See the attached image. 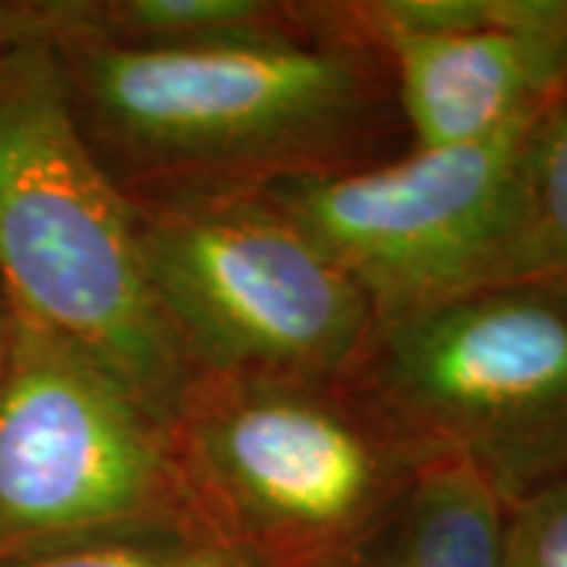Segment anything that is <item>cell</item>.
Segmentation results:
<instances>
[{"label": "cell", "mask_w": 567, "mask_h": 567, "mask_svg": "<svg viewBox=\"0 0 567 567\" xmlns=\"http://www.w3.org/2000/svg\"><path fill=\"white\" fill-rule=\"evenodd\" d=\"M548 114L488 140L410 148L262 193L363 290L379 328L502 284L524 215L529 145Z\"/></svg>", "instance_id": "7"}, {"label": "cell", "mask_w": 567, "mask_h": 567, "mask_svg": "<svg viewBox=\"0 0 567 567\" xmlns=\"http://www.w3.org/2000/svg\"><path fill=\"white\" fill-rule=\"evenodd\" d=\"M507 502L457 457H429L347 567H502Z\"/></svg>", "instance_id": "10"}, {"label": "cell", "mask_w": 567, "mask_h": 567, "mask_svg": "<svg viewBox=\"0 0 567 567\" xmlns=\"http://www.w3.org/2000/svg\"><path fill=\"white\" fill-rule=\"evenodd\" d=\"M388 63L410 148L536 121L567 99V0H338Z\"/></svg>", "instance_id": "8"}, {"label": "cell", "mask_w": 567, "mask_h": 567, "mask_svg": "<svg viewBox=\"0 0 567 567\" xmlns=\"http://www.w3.org/2000/svg\"><path fill=\"white\" fill-rule=\"evenodd\" d=\"M3 322H7V309L0 306V341H3Z\"/></svg>", "instance_id": "15"}, {"label": "cell", "mask_w": 567, "mask_h": 567, "mask_svg": "<svg viewBox=\"0 0 567 567\" xmlns=\"http://www.w3.org/2000/svg\"><path fill=\"white\" fill-rule=\"evenodd\" d=\"M171 435L205 527L262 567H347L429 461L347 382L196 372Z\"/></svg>", "instance_id": "3"}, {"label": "cell", "mask_w": 567, "mask_h": 567, "mask_svg": "<svg viewBox=\"0 0 567 567\" xmlns=\"http://www.w3.org/2000/svg\"><path fill=\"white\" fill-rule=\"evenodd\" d=\"M502 567H567V483L507 505Z\"/></svg>", "instance_id": "13"}, {"label": "cell", "mask_w": 567, "mask_h": 567, "mask_svg": "<svg viewBox=\"0 0 567 567\" xmlns=\"http://www.w3.org/2000/svg\"><path fill=\"white\" fill-rule=\"evenodd\" d=\"M35 39H54L51 0L44 3H0V63Z\"/></svg>", "instance_id": "14"}, {"label": "cell", "mask_w": 567, "mask_h": 567, "mask_svg": "<svg viewBox=\"0 0 567 567\" xmlns=\"http://www.w3.org/2000/svg\"><path fill=\"white\" fill-rule=\"evenodd\" d=\"M54 51L82 136L126 196L265 189L385 162L375 152L401 123L388 63L350 29L262 48L58 39Z\"/></svg>", "instance_id": "1"}, {"label": "cell", "mask_w": 567, "mask_h": 567, "mask_svg": "<svg viewBox=\"0 0 567 567\" xmlns=\"http://www.w3.org/2000/svg\"><path fill=\"white\" fill-rule=\"evenodd\" d=\"M567 290V99L551 107L529 145L524 215L502 284Z\"/></svg>", "instance_id": "11"}, {"label": "cell", "mask_w": 567, "mask_h": 567, "mask_svg": "<svg viewBox=\"0 0 567 567\" xmlns=\"http://www.w3.org/2000/svg\"><path fill=\"white\" fill-rule=\"evenodd\" d=\"M142 262L193 372L344 382L375 331L363 290L262 189L130 196Z\"/></svg>", "instance_id": "5"}, {"label": "cell", "mask_w": 567, "mask_h": 567, "mask_svg": "<svg viewBox=\"0 0 567 567\" xmlns=\"http://www.w3.org/2000/svg\"><path fill=\"white\" fill-rule=\"evenodd\" d=\"M344 382L413 451L476 466L507 505L567 483V290L492 284L379 324Z\"/></svg>", "instance_id": "4"}, {"label": "cell", "mask_w": 567, "mask_h": 567, "mask_svg": "<svg viewBox=\"0 0 567 567\" xmlns=\"http://www.w3.org/2000/svg\"><path fill=\"white\" fill-rule=\"evenodd\" d=\"M0 567H262L218 536H142L39 555L0 558Z\"/></svg>", "instance_id": "12"}, {"label": "cell", "mask_w": 567, "mask_h": 567, "mask_svg": "<svg viewBox=\"0 0 567 567\" xmlns=\"http://www.w3.org/2000/svg\"><path fill=\"white\" fill-rule=\"evenodd\" d=\"M0 287L7 312L171 423L196 372L152 293L133 203L73 117L54 39L0 63Z\"/></svg>", "instance_id": "2"}, {"label": "cell", "mask_w": 567, "mask_h": 567, "mask_svg": "<svg viewBox=\"0 0 567 567\" xmlns=\"http://www.w3.org/2000/svg\"><path fill=\"white\" fill-rule=\"evenodd\" d=\"M54 41L133 51L262 48L344 35L338 0H51Z\"/></svg>", "instance_id": "9"}, {"label": "cell", "mask_w": 567, "mask_h": 567, "mask_svg": "<svg viewBox=\"0 0 567 567\" xmlns=\"http://www.w3.org/2000/svg\"><path fill=\"white\" fill-rule=\"evenodd\" d=\"M203 533L215 536L162 413L73 347L7 312L0 558Z\"/></svg>", "instance_id": "6"}]
</instances>
